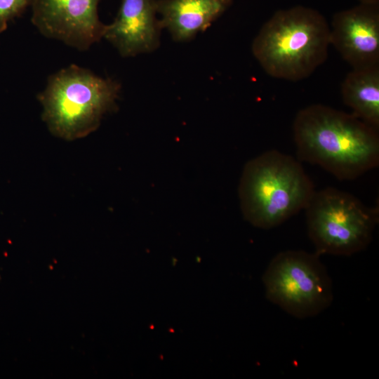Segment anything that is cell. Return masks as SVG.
<instances>
[{"label": "cell", "mask_w": 379, "mask_h": 379, "mask_svg": "<svg viewBox=\"0 0 379 379\" xmlns=\"http://www.w3.org/2000/svg\"><path fill=\"white\" fill-rule=\"evenodd\" d=\"M293 133L298 160L338 180H354L379 164L378 128L353 114L310 105L298 112Z\"/></svg>", "instance_id": "6da1fadb"}, {"label": "cell", "mask_w": 379, "mask_h": 379, "mask_svg": "<svg viewBox=\"0 0 379 379\" xmlns=\"http://www.w3.org/2000/svg\"><path fill=\"white\" fill-rule=\"evenodd\" d=\"M330 26L318 11L295 6L277 11L261 27L251 51L270 77L296 81L327 59Z\"/></svg>", "instance_id": "7a4b0ae2"}, {"label": "cell", "mask_w": 379, "mask_h": 379, "mask_svg": "<svg viewBox=\"0 0 379 379\" xmlns=\"http://www.w3.org/2000/svg\"><path fill=\"white\" fill-rule=\"evenodd\" d=\"M314 192L300 161L277 149L249 160L238 188L244 219L263 230L276 227L304 210Z\"/></svg>", "instance_id": "3957f363"}, {"label": "cell", "mask_w": 379, "mask_h": 379, "mask_svg": "<svg viewBox=\"0 0 379 379\" xmlns=\"http://www.w3.org/2000/svg\"><path fill=\"white\" fill-rule=\"evenodd\" d=\"M120 84L91 70L70 65L51 75L38 95L42 119L49 131L65 140L84 138L117 107Z\"/></svg>", "instance_id": "277c9868"}, {"label": "cell", "mask_w": 379, "mask_h": 379, "mask_svg": "<svg viewBox=\"0 0 379 379\" xmlns=\"http://www.w3.org/2000/svg\"><path fill=\"white\" fill-rule=\"evenodd\" d=\"M315 253L350 256L365 250L378 223V206L364 205L354 195L329 187L314 192L304 209Z\"/></svg>", "instance_id": "5b68a950"}, {"label": "cell", "mask_w": 379, "mask_h": 379, "mask_svg": "<svg viewBox=\"0 0 379 379\" xmlns=\"http://www.w3.org/2000/svg\"><path fill=\"white\" fill-rule=\"evenodd\" d=\"M319 257L302 250L278 253L262 275L267 299L298 319L323 312L333 302V289Z\"/></svg>", "instance_id": "8992f818"}, {"label": "cell", "mask_w": 379, "mask_h": 379, "mask_svg": "<svg viewBox=\"0 0 379 379\" xmlns=\"http://www.w3.org/2000/svg\"><path fill=\"white\" fill-rule=\"evenodd\" d=\"M100 0H32L31 21L44 36L86 51L105 29L98 16Z\"/></svg>", "instance_id": "52a82bcc"}, {"label": "cell", "mask_w": 379, "mask_h": 379, "mask_svg": "<svg viewBox=\"0 0 379 379\" xmlns=\"http://www.w3.org/2000/svg\"><path fill=\"white\" fill-rule=\"evenodd\" d=\"M330 43L352 69L379 66V4H359L335 13Z\"/></svg>", "instance_id": "ba28073f"}, {"label": "cell", "mask_w": 379, "mask_h": 379, "mask_svg": "<svg viewBox=\"0 0 379 379\" xmlns=\"http://www.w3.org/2000/svg\"><path fill=\"white\" fill-rule=\"evenodd\" d=\"M162 28L156 0H121L114 21L105 25L103 38L124 58L155 51Z\"/></svg>", "instance_id": "9c48e42d"}, {"label": "cell", "mask_w": 379, "mask_h": 379, "mask_svg": "<svg viewBox=\"0 0 379 379\" xmlns=\"http://www.w3.org/2000/svg\"><path fill=\"white\" fill-rule=\"evenodd\" d=\"M233 0H156L162 29L173 39L186 41L206 30L232 4Z\"/></svg>", "instance_id": "30bf717a"}, {"label": "cell", "mask_w": 379, "mask_h": 379, "mask_svg": "<svg viewBox=\"0 0 379 379\" xmlns=\"http://www.w3.org/2000/svg\"><path fill=\"white\" fill-rule=\"evenodd\" d=\"M341 95L352 114L378 129L379 66L352 69L342 83Z\"/></svg>", "instance_id": "8fae6325"}, {"label": "cell", "mask_w": 379, "mask_h": 379, "mask_svg": "<svg viewBox=\"0 0 379 379\" xmlns=\"http://www.w3.org/2000/svg\"><path fill=\"white\" fill-rule=\"evenodd\" d=\"M32 0H0V34L8 22L21 15L31 4Z\"/></svg>", "instance_id": "7c38bea8"}, {"label": "cell", "mask_w": 379, "mask_h": 379, "mask_svg": "<svg viewBox=\"0 0 379 379\" xmlns=\"http://www.w3.org/2000/svg\"><path fill=\"white\" fill-rule=\"evenodd\" d=\"M359 4H379V0H357Z\"/></svg>", "instance_id": "4fadbf2b"}]
</instances>
